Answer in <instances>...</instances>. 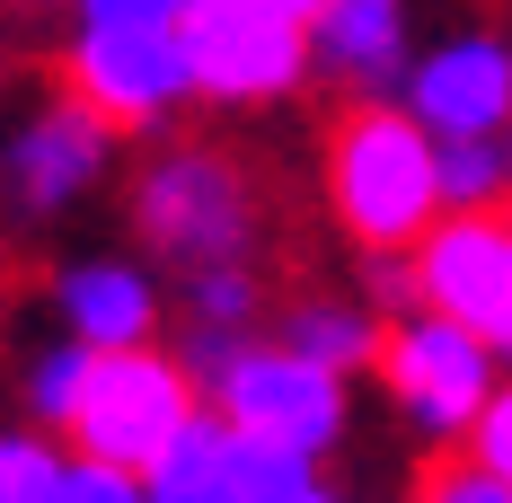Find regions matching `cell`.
I'll list each match as a JSON object with an SVG mask.
<instances>
[{
    "label": "cell",
    "instance_id": "6da1fadb",
    "mask_svg": "<svg viewBox=\"0 0 512 503\" xmlns=\"http://www.w3.org/2000/svg\"><path fill=\"white\" fill-rule=\"evenodd\" d=\"M327 212L345 239L371 248H415V230L442 212L433 203V133L389 98H354L327 124Z\"/></svg>",
    "mask_w": 512,
    "mask_h": 503
},
{
    "label": "cell",
    "instance_id": "7a4b0ae2",
    "mask_svg": "<svg viewBox=\"0 0 512 503\" xmlns=\"http://www.w3.org/2000/svg\"><path fill=\"white\" fill-rule=\"evenodd\" d=\"M195 406H204V398H195V380L177 371V353L106 345V353H89L80 398H71V415H62V433H71V451H80V459H115V468L142 477Z\"/></svg>",
    "mask_w": 512,
    "mask_h": 503
},
{
    "label": "cell",
    "instance_id": "3957f363",
    "mask_svg": "<svg viewBox=\"0 0 512 503\" xmlns=\"http://www.w3.org/2000/svg\"><path fill=\"white\" fill-rule=\"evenodd\" d=\"M142 239L168 265H248L256 256V186L212 142H186L142 168Z\"/></svg>",
    "mask_w": 512,
    "mask_h": 503
},
{
    "label": "cell",
    "instance_id": "277c9868",
    "mask_svg": "<svg viewBox=\"0 0 512 503\" xmlns=\"http://www.w3.org/2000/svg\"><path fill=\"white\" fill-rule=\"evenodd\" d=\"M177 53H186V89L212 106H265L309 80V27L256 0H177Z\"/></svg>",
    "mask_w": 512,
    "mask_h": 503
},
{
    "label": "cell",
    "instance_id": "5b68a950",
    "mask_svg": "<svg viewBox=\"0 0 512 503\" xmlns=\"http://www.w3.org/2000/svg\"><path fill=\"white\" fill-rule=\"evenodd\" d=\"M371 371L389 380L398 415H407L424 442H460V424L486 406V389H495V345L468 336L460 318H442V309H407V318L380 327Z\"/></svg>",
    "mask_w": 512,
    "mask_h": 503
},
{
    "label": "cell",
    "instance_id": "8992f818",
    "mask_svg": "<svg viewBox=\"0 0 512 503\" xmlns=\"http://www.w3.org/2000/svg\"><path fill=\"white\" fill-rule=\"evenodd\" d=\"M407 265H415V301L424 309L460 318L468 336H486L495 353L512 345V230H504V203H486V212H433L415 230Z\"/></svg>",
    "mask_w": 512,
    "mask_h": 503
},
{
    "label": "cell",
    "instance_id": "52a82bcc",
    "mask_svg": "<svg viewBox=\"0 0 512 503\" xmlns=\"http://www.w3.org/2000/svg\"><path fill=\"white\" fill-rule=\"evenodd\" d=\"M204 398H212L221 424L274 433V442H301V451H318V459L345 442V380H336L327 362L292 353V345H239Z\"/></svg>",
    "mask_w": 512,
    "mask_h": 503
},
{
    "label": "cell",
    "instance_id": "ba28073f",
    "mask_svg": "<svg viewBox=\"0 0 512 503\" xmlns=\"http://www.w3.org/2000/svg\"><path fill=\"white\" fill-rule=\"evenodd\" d=\"M62 89L98 115L106 133H151L177 115L186 89V53H177V18L168 27H80L62 53Z\"/></svg>",
    "mask_w": 512,
    "mask_h": 503
},
{
    "label": "cell",
    "instance_id": "9c48e42d",
    "mask_svg": "<svg viewBox=\"0 0 512 503\" xmlns=\"http://www.w3.org/2000/svg\"><path fill=\"white\" fill-rule=\"evenodd\" d=\"M106 159H115V133H106L89 106L71 98H45L18 133H9V195H18V212L27 221H45V212H62V203H80L89 186L106 177Z\"/></svg>",
    "mask_w": 512,
    "mask_h": 503
},
{
    "label": "cell",
    "instance_id": "30bf717a",
    "mask_svg": "<svg viewBox=\"0 0 512 503\" xmlns=\"http://www.w3.org/2000/svg\"><path fill=\"white\" fill-rule=\"evenodd\" d=\"M398 89H407L398 106H407L424 133H504L512 53H504V36H451V45H433L424 62L407 53Z\"/></svg>",
    "mask_w": 512,
    "mask_h": 503
},
{
    "label": "cell",
    "instance_id": "8fae6325",
    "mask_svg": "<svg viewBox=\"0 0 512 503\" xmlns=\"http://www.w3.org/2000/svg\"><path fill=\"white\" fill-rule=\"evenodd\" d=\"M53 309H62V327L89 353L151 345L159 336V283L142 265H124V256H80V265H62V274H53Z\"/></svg>",
    "mask_w": 512,
    "mask_h": 503
},
{
    "label": "cell",
    "instance_id": "7c38bea8",
    "mask_svg": "<svg viewBox=\"0 0 512 503\" xmlns=\"http://www.w3.org/2000/svg\"><path fill=\"white\" fill-rule=\"evenodd\" d=\"M309 62H327V80H345L354 98H389L407 71V0H318Z\"/></svg>",
    "mask_w": 512,
    "mask_h": 503
},
{
    "label": "cell",
    "instance_id": "4fadbf2b",
    "mask_svg": "<svg viewBox=\"0 0 512 503\" xmlns=\"http://www.w3.org/2000/svg\"><path fill=\"white\" fill-rule=\"evenodd\" d=\"M142 503H239L230 495V468H221V415L212 406H195L168 433V451L142 468Z\"/></svg>",
    "mask_w": 512,
    "mask_h": 503
},
{
    "label": "cell",
    "instance_id": "5bb4252c",
    "mask_svg": "<svg viewBox=\"0 0 512 503\" xmlns=\"http://www.w3.org/2000/svg\"><path fill=\"white\" fill-rule=\"evenodd\" d=\"M283 345L309 353V362H327L336 380H345V371H371V353H380V309H362V301H292L283 309Z\"/></svg>",
    "mask_w": 512,
    "mask_h": 503
},
{
    "label": "cell",
    "instance_id": "9a60e30c",
    "mask_svg": "<svg viewBox=\"0 0 512 503\" xmlns=\"http://www.w3.org/2000/svg\"><path fill=\"white\" fill-rule=\"evenodd\" d=\"M221 468H230L239 503H292L318 486V451L274 442V433H239V424H221Z\"/></svg>",
    "mask_w": 512,
    "mask_h": 503
},
{
    "label": "cell",
    "instance_id": "2e32d148",
    "mask_svg": "<svg viewBox=\"0 0 512 503\" xmlns=\"http://www.w3.org/2000/svg\"><path fill=\"white\" fill-rule=\"evenodd\" d=\"M512 186L504 133H433V203L442 212H486Z\"/></svg>",
    "mask_w": 512,
    "mask_h": 503
},
{
    "label": "cell",
    "instance_id": "e0dca14e",
    "mask_svg": "<svg viewBox=\"0 0 512 503\" xmlns=\"http://www.w3.org/2000/svg\"><path fill=\"white\" fill-rule=\"evenodd\" d=\"M80 371H89V345H80V336H62V345H45L27 362V415H36L45 433H62V415L80 398Z\"/></svg>",
    "mask_w": 512,
    "mask_h": 503
},
{
    "label": "cell",
    "instance_id": "ac0fdd59",
    "mask_svg": "<svg viewBox=\"0 0 512 503\" xmlns=\"http://www.w3.org/2000/svg\"><path fill=\"white\" fill-rule=\"evenodd\" d=\"M62 486V451L45 433H0V503H53Z\"/></svg>",
    "mask_w": 512,
    "mask_h": 503
},
{
    "label": "cell",
    "instance_id": "d6986e66",
    "mask_svg": "<svg viewBox=\"0 0 512 503\" xmlns=\"http://www.w3.org/2000/svg\"><path fill=\"white\" fill-rule=\"evenodd\" d=\"M186 301H195V318H212V327H248L265 292H256L248 265H186Z\"/></svg>",
    "mask_w": 512,
    "mask_h": 503
},
{
    "label": "cell",
    "instance_id": "ffe728a7",
    "mask_svg": "<svg viewBox=\"0 0 512 503\" xmlns=\"http://www.w3.org/2000/svg\"><path fill=\"white\" fill-rule=\"evenodd\" d=\"M415 503H512V477L477 468V459H433L415 477Z\"/></svg>",
    "mask_w": 512,
    "mask_h": 503
},
{
    "label": "cell",
    "instance_id": "44dd1931",
    "mask_svg": "<svg viewBox=\"0 0 512 503\" xmlns=\"http://www.w3.org/2000/svg\"><path fill=\"white\" fill-rule=\"evenodd\" d=\"M53 503H142V477L133 468H115V459H62V486H53Z\"/></svg>",
    "mask_w": 512,
    "mask_h": 503
},
{
    "label": "cell",
    "instance_id": "7402d4cb",
    "mask_svg": "<svg viewBox=\"0 0 512 503\" xmlns=\"http://www.w3.org/2000/svg\"><path fill=\"white\" fill-rule=\"evenodd\" d=\"M460 442H468V459H477V468L512 477V398H504V389H486V406L460 424Z\"/></svg>",
    "mask_w": 512,
    "mask_h": 503
},
{
    "label": "cell",
    "instance_id": "603a6c76",
    "mask_svg": "<svg viewBox=\"0 0 512 503\" xmlns=\"http://www.w3.org/2000/svg\"><path fill=\"white\" fill-rule=\"evenodd\" d=\"M239 345H248V327H212V318H195V327H186V345H177V371L195 380V398L221 380V362H230Z\"/></svg>",
    "mask_w": 512,
    "mask_h": 503
},
{
    "label": "cell",
    "instance_id": "cb8c5ba5",
    "mask_svg": "<svg viewBox=\"0 0 512 503\" xmlns=\"http://www.w3.org/2000/svg\"><path fill=\"white\" fill-rule=\"evenodd\" d=\"M177 0H80V27H168Z\"/></svg>",
    "mask_w": 512,
    "mask_h": 503
},
{
    "label": "cell",
    "instance_id": "d4e9b609",
    "mask_svg": "<svg viewBox=\"0 0 512 503\" xmlns=\"http://www.w3.org/2000/svg\"><path fill=\"white\" fill-rule=\"evenodd\" d=\"M256 9H274V18H292V27H309V18H318V0H256Z\"/></svg>",
    "mask_w": 512,
    "mask_h": 503
},
{
    "label": "cell",
    "instance_id": "484cf974",
    "mask_svg": "<svg viewBox=\"0 0 512 503\" xmlns=\"http://www.w3.org/2000/svg\"><path fill=\"white\" fill-rule=\"evenodd\" d=\"M292 503H345V495H327V486H309V495H292Z\"/></svg>",
    "mask_w": 512,
    "mask_h": 503
},
{
    "label": "cell",
    "instance_id": "4316f807",
    "mask_svg": "<svg viewBox=\"0 0 512 503\" xmlns=\"http://www.w3.org/2000/svg\"><path fill=\"white\" fill-rule=\"evenodd\" d=\"M18 9H62V0H18Z\"/></svg>",
    "mask_w": 512,
    "mask_h": 503
}]
</instances>
